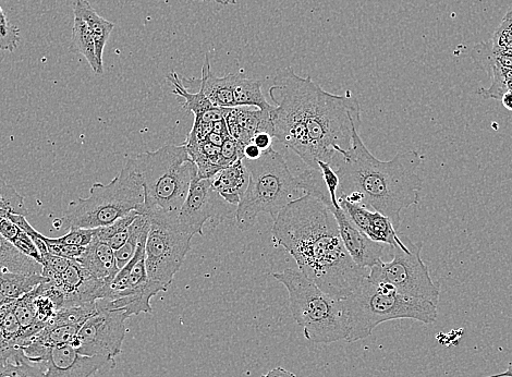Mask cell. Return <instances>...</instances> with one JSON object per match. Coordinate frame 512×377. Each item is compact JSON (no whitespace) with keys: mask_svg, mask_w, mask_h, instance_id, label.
I'll return each mask as SVG.
<instances>
[{"mask_svg":"<svg viewBox=\"0 0 512 377\" xmlns=\"http://www.w3.org/2000/svg\"><path fill=\"white\" fill-rule=\"evenodd\" d=\"M273 137L295 152L310 170L319 163L337 167L352 144V132L361 126V107L350 91L334 95L311 77L294 69H278L270 88Z\"/></svg>","mask_w":512,"mask_h":377,"instance_id":"obj_1","label":"cell"},{"mask_svg":"<svg viewBox=\"0 0 512 377\" xmlns=\"http://www.w3.org/2000/svg\"><path fill=\"white\" fill-rule=\"evenodd\" d=\"M272 235L276 245L295 259L300 272L335 299L347 298L369 275L351 259L328 204L312 194L279 213Z\"/></svg>","mask_w":512,"mask_h":377,"instance_id":"obj_2","label":"cell"},{"mask_svg":"<svg viewBox=\"0 0 512 377\" xmlns=\"http://www.w3.org/2000/svg\"><path fill=\"white\" fill-rule=\"evenodd\" d=\"M420 165L416 151L399 153L387 162L377 160L355 129L351 148L335 169L340 180L338 198L387 216L399 231L402 211L420 202Z\"/></svg>","mask_w":512,"mask_h":377,"instance_id":"obj_3","label":"cell"},{"mask_svg":"<svg viewBox=\"0 0 512 377\" xmlns=\"http://www.w3.org/2000/svg\"><path fill=\"white\" fill-rule=\"evenodd\" d=\"M242 161L250 180L237 206L236 223L241 231L252 229L262 213L270 214L275 221L288 204L309 194V170L297 177L292 175L283 155L274 149L263 152L259 160Z\"/></svg>","mask_w":512,"mask_h":377,"instance_id":"obj_4","label":"cell"},{"mask_svg":"<svg viewBox=\"0 0 512 377\" xmlns=\"http://www.w3.org/2000/svg\"><path fill=\"white\" fill-rule=\"evenodd\" d=\"M144 191L141 214L177 217L198 174L184 144L165 145L131 158Z\"/></svg>","mask_w":512,"mask_h":377,"instance_id":"obj_5","label":"cell"},{"mask_svg":"<svg viewBox=\"0 0 512 377\" xmlns=\"http://www.w3.org/2000/svg\"><path fill=\"white\" fill-rule=\"evenodd\" d=\"M348 343L368 338L375 328L394 320H414L433 324L437 319L435 304L397 293L385 284H375L368 277L345 298Z\"/></svg>","mask_w":512,"mask_h":377,"instance_id":"obj_6","label":"cell"},{"mask_svg":"<svg viewBox=\"0 0 512 377\" xmlns=\"http://www.w3.org/2000/svg\"><path fill=\"white\" fill-rule=\"evenodd\" d=\"M289 294L290 310L303 328L304 337L314 344H333L347 339L348 324L343 300L324 293L300 271L274 273Z\"/></svg>","mask_w":512,"mask_h":377,"instance_id":"obj_7","label":"cell"},{"mask_svg":"<svg viewBox=\"0 0 512 377\" xmlns=\"http://www.w3.org/2000/svg\"><path fill=\"white\" fill-rule=\"evenodd\" d=\"M144 191L131 158L109 184H95L87 199L69 203L60 227L63 229H97L111 226L133 211L141 213Z\"/></svg>","mask_w":512,"mask_h":377,"instance_id":"obj_8","label":"cell"},{"mask_svg":"<svg viewBox=\"0 0 512 377\" xmlns=\"http://www.w3.org/2000/svg\"><path fill=\"white\" fill-rule=\"evenodd\" d=\"M151 227L145 246V266L153 297L166 293L191 250L193 235L182 233L167 215H146Z\"/></svg>","mask_w":512,"mask_h":377,"instance_id":"obj_9","label":"cell"},{"mask_svg":"<svg viewBox=\"0 0 512 377\" xmlns=\"http://www.w3.org/2000/svg\"><path fill=\"white\" fill-rule=\"evenodd\" d=\"M408 249L392 247L393 259L381 261L370 269L368 279L375 284L393 287L397 293L429 301L438 306L441 287L430 274L429 267L422 260L423 242H412L406 237Z\"/></svg>","mask_w":512,"mask_h":377,"instance_id":"obj_10","label":"cell"},{"mask_svg":"<svg viewBox=\"0 0 512 377\" xmlns=\"http://www.w3.org/2000/svg\"><path fill=\"white\" fill-rule=\"evenodd\" d=\"M128 319L129 316L123 310L99 307L81 326L72 346L84 356L104 357L114 361L123 351Z\"/></svg>","mask_w":512,"mask_h":377,"instance_id":"obj_11","label":"cell"},{"mask_svg":"<svg viewBox=\"0 0 512 377\" xmlns=\"http://www.w3.org/2000/svg\"><path fill=\"white\" fill-rule=\"evenodd\" d=\"M228 204L213 189L211 179L195 175L188 196L177 214L174 226L182 233L203 236V229L212 218L222 217L229 212Z\"/></svg>","mask_w":512,"mask_h":377,"instance_id":"obj_12","label":"cell"},{"mask_svg":"<svg viewBox=\"0 0 512 377\" xmlns=\"http://www.w3.org/2000/svg\"><path fill=\"white\" fill-rule=\"evenodd\" d=\"M24 355L44 369L46 377H91L111 360L89 357L71 344L43 348L28 344L22 347Z\"/></svg>","mask_w":512,"mask_h":377,"instance_id":"obj_13","label":"cell"},{"mask_svg":"<svg viewBox=\"0 0 512 377\" xmlns=\"http://www.w3.org/2000/svg\"><path fill=\"white\" fill-rule=\"evenodd\" d=\"M338 202L341 210L346 213L350 221L371 240L384 243V245L390 248L408 249L406 236L400 237L398 230L387 216L365 208V206L360 204L350 203L344 198H338Z\"/></svg>","mask_w":512,"mask_h":377,"instance_id":"obj_14","label":"cell"},{"mask_svg":"<svg viewBox=\"0 0 512 377\" xmlns=\"http://www.w3.org/2000/svg\"><path fill=\"white\" fill-rule=\"evenodd\" d=\"M341 239H343L344 246L348 251L351 259L356 262L362 269L370 270L376 264L383 261L385 250L390 248L384 243L375 242L350 221L346 213L331 206Z\"/></svg>","mask_w":512,"mask_h":377,"instance_id":"obj_15","label":"cell"},{"mask_svg":"<svg viewBox=\"0 0 512 377\" xmlns=\"http://www.w3.org/2000/svg\"><path fill=\"white\" fill-rule=\"evenodd\" d=\"M272 111H249L246 107L229 108L226 125L229 136L246 147L256 133L265 131L273 136Z\"/></svg>","mask_w":512,"mask_h":377,"instance_id":"obj_16","label":"cell"},{"mask_svg":"<svg viewBox=\"0 0 512 377\" xmlns=\"http://www.w3.org/2000/svg\"><path fill=\"white\" fill-rule=\"evenodd\" d=\"M182 82L190 85L197 83L201 91L215 107L234 108V81L235 74H229L225 77H217L211 68L209 56H205L202 67V78H184Z\"/></svg>","mask_w":512,"mask_h":377,"instance_id":"obj_17","label":"cell"},{"mask_svg":"<svg viewBox=\"0 0 512 377\" xmlns=\"http://www.w3.org/2000/svg\"><path fill=\"white\" fill-rule=\"evenodd\" d=\"M242 160L219 170L211 178L213 189L233 206L239 205L249 186V170Z\"/></svg>","mask_w":512,"mask_h":377,"instance_id":"obj_18","label":"cell"},{"mask_svg":"<svg viewBox=\"0 0 512 377\" xmlns=\"http://www.w3.org/2000/svg\"><path fill=\"white\" fill-rule=\"evenodd\" d=\"M77 262L107 285L113 281L119 272L115 250L96 236Z\"/></svg>","mask_w":512,"mask_h":377,"instance_id":"obj_19","label":"cell"},{"mask_svg":"<svg viewBox=\"0 0 512 377\" xmlns=\"http://www.w3.org/2000/svg\"><path fill=\"white\" fill-rule=\"evenodd\" d=\"M73 14L79 15L87 22L95 44L97 63H99L101 70L104 72V50L109 36H111L115 28V23L97 14L88 0H76L75 4H73Z\"/></svg>","mask_w":512,"mask_h":377,"instance_id":"obj_20","label":"cell"},{"mask_svg":"<svg viewBox=\"0 0 512 377\" xmlns=\"http://www.w3.org/2000/svg\"><path fill=\"white\" fill-rule=\"evenodd\" d=\"M0 270L30 275H42L43 265L27 257L0 234Z\"/></svg>","mask_w":512,"mask_h":377,"instance_id":"obj_21","label":"cell"},{"mask_svg":"<svg viewBox=\"0 0 512 377\" xmlns=\"http://www.w3.org/2000/svg\"><path fill=\"white\" fill-rule=\"evenodd\" d=\"M234 97L236 107H256L261 111H273L275 108L266 101L262 82L243 75H235Z\"/></svg>","mask_w":512,"mask_h":377,"instance_id":"obj_22","label":"cell"},{"mask_svg":"<svg viewBox=\"0 0 512 377\" xmlns=\"http://www.w3.org/2000/svg\"><path fill=\"white\" fill-rule=\"evenodd\" d=\"M73 15H75V21H73L70 52L82 55L87 59L94 74L102 76L104 72L97 63L95 44L88 24L79 15Z\"/></svg>","mask_w":512,"mask_h":377,"instance_id":"obj_23","label":"cell"},{"mask_svg":"<svg viewBox=\"0 0 512 377\" xmlns=\"http://www.w3.org/2000/svg\"><path fill=\"white\" fill-rule=\"evenodd\" d=\"M45 279L43 275L18 274L0 270V291L9 300H18L39 287Z\"/></svg>","mask_w":512,"mask_h":377,"instance_id":"obj_24","label":"cell"},{"mask_svg":"<svg viewBox=\"0 0 512 377\" xmlns=\"http://www.w3.org/2000/svg\"><path fill=\"white\" fill-rule=\"evenodd\" d=\"M0 377H46L44 369L30 361L22 348L11 358L0 361Z\"/></svg>","mask_w":512,"mask_h":377,"instance_id":"obj_25","label":"cell"},{"mask_svg":"<svg viewBox=\"0 0 512 377\" xmlns=\"http://www.w3.org/2000/svg\"><path fill=\"white\" fill-rule=\"evenodd\" d=\"M139 214L141 213L133 211L125 217L120 218V220L111 226L97 228L95 236L106 242L108 246H111L116 251L127 242L130 235V227Z\"/></svg>","mask_w":512,"mask_h":377,"instance_id":"obj_26","label":"cell"},{"mask_svg":"<svg viewBox=\"0 0 512 377\" xmlns=\"http://www.w3.org/2000/svg\"><path fill=\"white\" fill-rule=\"evenodd\" d=\"M167 80L175 87L173 93L185 100V104L182 106V109H184V111L192 112L194 117L201 116L215 107L209 100H207V97L201 91L198 93L189 92L186 85L182 82L176 72H172V74L168 75Z\"/></svg>","mask_w":512,"mask_h":377,"instance_id":"obj_27","label":"cell"},{"mask_svg":"<svg viewBox=\"0 0 512 377\" xmlns=\"http://www.w3.org/2000/svg\"><path fill=\"white\" fill-rule=\"evenodd\" d=\"M9 215H28L24 198L18 191L0 179V220L8 218Z\"/></svg>","mask_w":512,"mask_h":377,"instance_id":"obj_28","label":"cell"},{"mask_svg":"<svg viewBox=\"0 0 512 377\" xmlns=\"http://www.w3.org/2000/svg\"><path fill=\"white\" fill-rule=\"evenodd\" d=\"M20 42V30L12 26L0 6V51L15 52Z\"/></svg>","mask_w":512,"mask_h":377,"instance_id":"obj_29","label":"cell"},{"mask_svg":"<svg viewBox=\"0 0 512 377\" xmlns=\"http://www.w3.org/2000/svg\"><path fill=\"white\" fill-rule=\"evenodd\" d=\"M43 241L47 247L48 253L55 255V257L68 259L71 261H78L85 252V249L78 246L67 245V243L60 242L57 238H48L43 235Z\"/></svg>","mask_w":512,"mask_h":377,"instance_id":"obj_30","label":"cell"},{"mask_svg":"<svg viewBox=\"0 0 512 377\" xmlns=\"http://www.w3.org/2000/svg\"><path fill=\"white\" fill-rule=\"evenodd\" d=\"M319 169L328 193V197L331 199L333 204V208L339 209L340 205L338 202V189L340 180L336 170L334 167L324 162L319 163Z\"/></svg>","mask_w":512,"mask_h":377,"instance_id":"obj_31","label":"cell"},{"mask_svg":"<svg viewBox=\"0 0 512 377\" xmlns=\"http://www.w3.org/2000/svg\"><path fill=\"white\" fill-rule=\"evenodd\" d=\"M243 150H245V147L241 143L228 136L221 147L223 167H228L242 160L245 157L243 156Z\"/></svg>","mask_w":512,"mask_h":377,"instance_id":"obj_32","label":"cell"},{"mask_svg":"<svg viewBox=\"0 0 512 377\" xmlns=\"http://www.w3.org/2000/svg\"><path fill=\"white\" fill-rule=\"evenodd\" d=\"M96 229H70L63 237L57 238L58 241L67 243V245L87 248L95 236Z\"/></svg>","mask_w":512,"mask_h":377,"instance_id":"obj_33","label":"cell"},{"mask_svg":"<svg viewBox=\"0 0 512 377\" xmlns=\"http://www.w3.org/2000/svg\"><path fill=\"white\" fill-rule=\"evenodd\" d=\"M512 45V20L506 18L502 22L501 28H499L495 34L493 47L498 50H505V48Z\"/></svg>","mask_w":512,"mask_h":377,"instance_id":"obj_34","label":"cell"},{"mask_svg":"<svg viewBox=\"0 0 512 377\" xmlns=\"http://www.w3.org/2000/svg\"><path fill=\"white\" fill-rule=\"evenodd\" d=\"M274 137L271 133L260 131L253 137L251 143L255 144L262 152L273 149Z\"/></svg>","mask_w":512,"mask_h":377,"instance_id":"obj_35","label":"cell"},{"mask_svg":"<svg viewBox=\"0 0 512 377\" xmlns=\"http://www.w3.org/2000/svg\"><path fill=\"white\" fill-rule=\"evenodd\" d=\"M262 154L263 152L253 143L246 145L245 150H243V156H245L243 158L249 161L259 160Z\"/></svg>","mask_w":512,"mask_h":377,"instance_id":"obj_36","label":"cell"},{"mask_svg":"<svg viewBox=\"0 0 512 377\" xmlns=\"http://www.w3.org/2000/svg\"><path fill=\"white\" fill-rule=\"evenodd\" d=\"M261 377H297L296 374L283 368H276Z\"/></svg>","mask_w":512,"mask_h":377,"instance_id":"obj_37","label":"cell"},{"mask_svg":"<svg viewBox=\"0 0 512 377\" xmlns=\"http://www.w3.org/2000/svg\"><path fill=\"white\" fill-rule=\"evenodd\" d=\"M503 105L512 112V91H507L502 97Z\"/></svg>","mask_w":512,"mask_h":377,"instance_id":"obj_38","label":"cell"},{"mask_svg":"<svg viewBox=\"0 0 512 377\" xmlns=\"http://www.w3.org/2000/svg\"><path fill=\"white\" fill-rule=\"evenodd\" d=\"M203 2H215L217 4L229 6V5H236L239 0H203Z\"/></svg>","mask_w":512,"mask_h":377,"instance_id":"obj_39","label":"cell"},{"mask_svg":"<svg viewBox=\"0 0 512 377\" xmlns=\"http://www.w3.org/2000/svg\"><path fill=\"white\" fill-rule=\"evenodd\" d=\"M486 377H512V363L509 364V367L505 372H503L501 374L486 376Z\"/></svg>","mask_w":512,"mask_h":377,"instance_id":"obj_40","label":"cell"},{"mask_svg":"<svg viewBox=\"0 0 512 377\" xmlns=\"http://www.w3.org/2000/svg\"><path fill=\"white\" fill-rule=\"evenodd\" d=\"M0 315H2V307H0ZM4 345L2 342V335H0V350H4Z\"/></svg>","mask_w":512,"mask_h":377,"instance_id":"obj_41","label":"cell"},{"mask_svg":"<svg viewBox=\"0 0 512 377\" xmlns=\"http://www.w3.org/2000/svg\"><path fill=\"white\" fill-rule=\"evenodd\" d=\"M506 18H509L512 20V8L507 12Z\"/></svg>","mask_w":512,"mask_h":377,"instance_id":"obj_42","label":"cell"}]
</instances>
